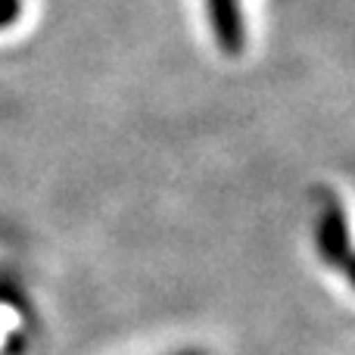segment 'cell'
I'll list each match as a JSON object with an SVG mask.
<instances>
[{
    "label": "cell",
    "mask_w": 355,
    "mask_h": 355,
    "mask_svg": "<svg viewBox=\"0 0 355 355\" xmlns=\"http://www.w3.org/2000/svg\"><path fill=\"white\" fill-rule=\"evenodd\" d=\"M209 16V31L215 47L225 56H240L246 47V16L243 0H202Z\"/></svg>",
    "instance_id": "6da1fadb"
},
{
    "label": "cell",
    "mask_w": 355,
    "mask_h": 355,
    "mask_svg": "<svg viewBox=\"0 0 355 355\" xmlns=\"http://www.w3.org/2000/svg\"><path fill=\"white\" fill-rule=\"evenodd\" d=\"M318 243L324 259L337 262L343 271H349V240H346V225H343V215H340L337 202H331L321 218V231H318Z\"/></svg>",
    "instance_id": "7a4b0ae2"
},
{
    "label": "cell",
    "mask_w": 355,
    "mask_h": 355,
    "mask_svg": "<svg viewBox=\"0 0 355 355\" xmlns=\"http://www.w3.org/2000/svg\"><path fill=\"white\" fill-rule=\"evenodd\" d=\"M22 6H25L22 0H0V31L19 22V16H22Z\"/></svg>",
    "instance_id": "3957f363"
},
{
    "label": "cell",
    "mask_w": 355,
    "mask_h": 355,
    "mask_svg": "<svg viewBox=\"0 0 355 355\" xmlns=\"http://www.w3.org/2000/svg\"><path fill=\"white\" fill-rule=\"evenodd\" d=\"M181 355H200V352H181Z\"/></svg>",
    "instance_id": "277c9868"
}]
</instances>
